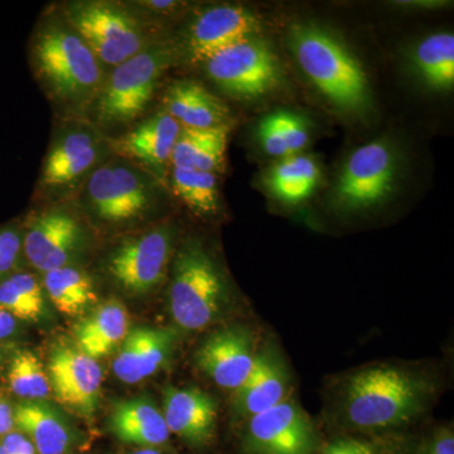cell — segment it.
<instances>
[{"instance_id": "1", "label": "cell", "mask_w": 454, "mask_h": 454, "mask_svg": "<svg viewBox=\"0 0 454 454\" xmlns=\"http://www.w3.org/2000/svg\"><path fill=\"white\" fill-rule=\"evenodd\" d=\"M29 62L35 80L64 118L88 121L106 68L61 12H49L35 26Z\"/></svg>"}, {"instance_id": "2", "label": "cell", "mask_w": 454, "mask_h": 454, "mask_svg": "<svg viewBox=\"0 0 454 454\" xmlns=\"http://www.w3.org/2000/svg\"><path fill=\"white\" fill-rule=\"evenodd\" d=\"M432 393V384L419 373L391 365L367 367L349 378L343 415L355 428H394L423 413Z\"/></svg>"}, {"instance_id": "3", "label": "cell", "mask_w": 454, "mask_h": 454, "mask_svg": "<svg viewBox=\"0 0 454 454\" xmlns=\"http://www.w3.org/2000/svg\"><path fill=\"white\" fill-rule=\"evenodd\" d=\"M289 43L301 70L331 103L348 113L369 107L366 73L342 42L321 27L295 25Z\"/></svg>"}, {"instance_id": "4", "label": "cell", "mask_w": 454, "mask_h": 454, "mask_svg": "<svg viewBox=\"0 0 454 454\" xmlns=\"http://www.w3.org/2000/svg\"><path fill=\"white\" fill-rule=\"evenodd\" d=\"M162 182L139 164L114 154L90 173L79 188L82 207L106 225L145 217L160 199Z\"/></svg>"}, {"instance_id": "5", "label": "cell", "mask_w": 454, "mask_h": 454, "mask_svg": "<svg viewBox=\"0 0 454 454\" xmlns=\"http://www.w3.org/2000/svg\"><path fill=\"white\" fill-rule=\"evenodd\" d=\"M229 286L216 260L199 240L182 245L173 264L169 310L181 330L197 333L223 315Z\"/></svg>"}, {"instance_id": "6", "label": "cell", "mask_w": 454, "mask_h": 454, "mask_svg": "<svg viewBox=\"0 0 454 454\" xmlns=\"http://www.w3.org/2000/svg\"><path fill=\"white\" fill-rule=\"evenodd\" d=\"M172 56L168 46L154 42L110 70L92 107L95 127L114 129L136 121L153 98Z\"/></svg>"}, {"instance_id": "7", "label": "cell", "mask_w": 454, "mask_h": 454, "mask_svg": "<svg viewBox=\"0 0 454 454\" xmlns=\"http://www.w3.org/2000/svg\"><path fill=\"white\" fill-rule=\"evenodd\" d=\"M59 12L82 35L101 65L110 70L155 42L140 14L119 3L71 2Z\"/></svg>"}, {"instance_id": "8", "label": "cell", "mask_w": 454, "mask_h": 454, "mask_svg": "<svg viewBox=\"0 0 454 454\" xmlns=\"http://www.w3.org/2000/svg\"><path fill=\"white\" fill-rule=\"evenodd\" d=\"M110 152L112 140H107L94 122L65 119L51 140L38 188L51 197H64L79 190Z\"/></svg>"}, {"instance_id": "9", "label": "cell", "mask_w": 454, "mask_h": 454, "mask_svg": "<svg viewBox=\"0 0 454 454\" xmlns=\"http://www.w3.org/2000/svg\"><path fill=\"white\" fill-rule=\"evenodd\" d=\"M214 83L232 98H256L273 91L282 80L276 53L265 42L247 38L203 62Z\"/></svg>"}, {"instance_id": "10", "label": "cell", "mask_w": 454, "mask_h": 454, "mask_svg": "<svg viewBox=\"0 0 454 454\" xmlns=\"http://www.w3.org/2000/svg\"><path fill=\"white\" fill-rule=\"evenodd\" d=\"M175 229L160 225L119 245L107 260V271L122 291L145 294L163 282L172 258Z\"/></svg>"}, {"instance_id": "11", "label": "cell", "mask_w": 454, "mask_h": 454, "mask_svg": "<svg viewBox=\"0 0 454 454\" xmlns=\"http://www.w3.org/2000/svg\"><path fill=\"white\" fill-rule=\"evenodd\" d=\"M395 155L384 140L356 149L346 162L336 184L340 207L366 210L391 195L395 184Z\"/></svg>"}, {"instance_id": "12", "label": "cell", "mask_w": 454, "mask_h": 454, "mask_svg": "<svg viewBox=\"0 0 454 454\" xmlns=\"http://www.w3.org/2000/svg\"><path fill=\"white\" fill-rule=\"evenodd\" d=\"M85 240V230L74 214L51 207L33 217L23 238V252L32 267L47 273L73 265Z\"/></svg>"}, {"instance_id": "13", "label": "cell", "mask_w": 454, "mask_h": 454, "mask_svg": "<svg viewBox=\"0 0 454 454\" xmlns=\"http://www.w3.org/2000/svg\"><path fill=\"white\" fill-rule=\"evenodd\" d=\"M247 420L244 439L247 453L315 454V428L297 403L286 399Z\"/></svg>"}, {"instance_id": "14", "label": "cell", "mask_w": 454, "mask_h": 454, "mask_svg": "<svg viewBox=\"0 0 454 454\" xmlns=\"http://www.w3.org/2000/svg\"><path fill=\"white\" fill-rule=\"evenodd\" d=\"M47 373L51 393L59 404L86 419L95 414L103 382L97 360L76 348L59 346L51 352Z\"/></svg>"}, {"instance_id": "15", "label": "cell", "mask_w": 454, "mask_h": 454, "mask_svg": "<svg viewBox=\"0 0 454 454\" xmlns=\"http://www.w3.org/2000/svg\"><path fill=\"white\" fill-rule=\"evenodd\" d=\"M255 339L247 325L220 328L203 340L196 352V364L217 387L236 390L252 372Z\"/></svg>"}, {"instance_id": "16", "label": "cell", "mask_w": 454, "mask_h": 454, "mask_svg": "<svg viewBox=\"0 0 454 454\" xmlns=\"http://www.w3.org/2000/svg\"><path fill=\"white\" fill-rule=\"evenodd\" d=\"M260 31L256 17L238 5H217L205 9L191 23L187 35L188 56L203 62L219 51L255 37Z\"/></svg>"}, {"instance_id": "17", "label": "cell", "mask_w": 454, "mask_h": 454, "mask_svg": "<svg viewBox=\"0 0 454 454\" xmlns=\"http://www.w3.org/2000/svg\"><path fill=\"white\" fill-rule=\"evenodd\" d=\"M181 130L179 122L160 110L143 119L121 138L112 140V151L139 164L162 182Z\"/></svg>"}, {"instance_id": "18", "label": "cell", "mask_w": 454, "mask_h": 454, "mask_svg": "<svg viewBox=\"0 0 454 454\" xmlns=\"http://www.w3.org/2000/svg\"><path fill=\"white\" fill-rule=\"evenodd\" d=\"M217 403L199 387H169L163 394V417L170 434L193 447L207 446L215 437Z\"/></svg>"}, {"instance_id": "19", "label": "cell", "mask_w": 454, "mask_h": 454, "mask_svg": "<svg viewBox=\"0 0 454 454\" xmlns=\"http://www.w3.org/2000/svg\"><path fill=\"white\" fill-rule=\"evenodd\" d=\"M176 336L172 331L136 327L116 348L113 372L125 384H138L160 372L168 363Z\"/></svg>"}, {"instance_id": "20", "label": "cell", "mask_w": 454, "mask_h": 454, "mask_svg": "<svg viewBox=\"0 0 454 454\" xmlns=\"http://www.w3.org/2000/svg\"><path fill=\"white\" fill-rule=\"evenodd\" d=\"M288 369L277 349L265 348L256 354L252 372L235 390L234 411L249 418L264 413L288 399Z\"/></svg>"}, {"instance_id": "21", "label": "cell", "mask_w": 454, "mask_h": 454, "mask_svg": "<svg viewBox=\"0 0 454 454\" xmlns=\"http://www.w3.org/2000/svg\"><path fill=\"white\" fill-rule=\"evenodd\" d=\"M164 112L191 129H211L229 125V109L205 86L191 80L170 83L164 95Z\"/></svg>"}, {"instance_id": "22", "label": "cell", "mask_w": 454, "mask_h": 454, "mask_svg": "<svg viewBox=\"0 0 454 454\" xmlns=\"http://www.w3.org/2000/svg\"><path fill=\"white\" fill-rule=\"evenodd\" d=\"M110 432L122 443L142 448L163 446L170 432L163 413L145 397L122 400L113 406L107 419Z\"/></svg>"}, {"instance_id": "23", "label": "cell", "mask_w": 454, "mask_h": 454, "mask_svg": "<svg viewBox=\"0 0 454 454\" xmlns=\"http://www.w3.org/2000/svg\"><path fill=\"white\" fill-rule=\"evenodd\" d=\"M129 333V315L118 301L100 304L74 327L76 348L98 360L112 354Z\"/></svg>"}, {"instance_id": "24", "label": "cell", "mask_w": 454, "mask_h": 454, "mask_svg": "<svg viewBox=\"0 0 454 454\" xmlns=\"http://www.w3.org/2000/svg\"><path fill=\"white\" fill-rule=\"evenodd\" d=\"M16 428L38 454H66L74 443L73 428L61 413L44 402H22L14 408Z\"/></svg>"}, {"instance_id": "25", "label": "cell", "mask_w": 454, "mask_h": 454, "mask_svg": "<svg viewBox=\"0 0 454 454\" xmlns=\"http://www.w3.org/2000/svg\"><path fill=\"white\" fill-rule=\"evenodd\" d=\"M230 125L211 129L184 128L173 148L170 163L178 168L216 173L225 163Z\"/></svg>"}, {"instance_id": "26", "label": "cell", "mask_w": 454, "mask_h": 454, "mask_svg": "<svg viewBox=\"0 0 454 454\" xmlns=\"http://www.w3.org/2000/svg\"><path fill=\"white\" fill-rule=\"evenodd\" d=\"M43 282L53 306L67 317L82 316L98 300L91 277L74 265L47 271Z\"/></svg>"}, {"instance_id": "27", "label": "cell", "mask_w": 454, "mask_h": 454, "mask_svg": "<svg viewBox=\"0 0 454 454\" xmlns=\"http://www.w3.org/2000/svg\"><path fill=\"white\" fill-rule=\"evenodd\" d=\"M321 178L318 164L309 155L284 158L268 173V186L286 205H298L309 199Z\"/></svg>"}, {"instance_id": "28", "label": "cell", "mask_w": 454, "mask_h": 454, "mask_svg": "<svg viewBox=\"0 0 454 454\" xmlns=\"http://www.w3.org/2000/svg\"><path fill=\"white\" fill-rule=\"evenodd\" d=\"M258 138L265 153L284 160L309 145V122L298 114L279 110L260 121Z\"/></svg>"}, {"instance_id": "29", "label": "cell", "mask_w": 454, "mask_h": 454, "mask_svg": "<svg viewBox=\"0 0 454 454\" xmlns=\"http://www.w3.org/2000/svg\"><path fill=\"white\" fill-rule=\"evenodd\" d=\"M415 67L430 88L450 90L454 85V37L435 33L420 42L414 52Z\"/></svg>"}, {"instance_id": "30", "label": "cell", "mask_w": 454, "mask_h": 454, "mask_svg": "<svg viewBox=\"0 0 454 454\" xmlns=\"http://www.w3.org/2000/svg\"><path fill=\"white\" fill-rule=\"evenodd\" d=\"M170 186L175 195L197 215L208 216L219 210L220 192L216 173L173 167Z\"/></svg>"}, {"instance_id": "31", "label": "cell", "mask_w": 454, "mask_h": 454, "mask_svg": "<svg viewBox=\"0 0 454 454\" xmlns=\"http://www.w3.org/2000/svg\"><path fill=\"white\" fill-rule=\"evenodd\" d=\"M0 307L16 319L38 321L43 315L44 300L37 278L29 273H16L2 280Z\"/></svg>"}, {"instance_id": "32", "label": "cell", "mask_w": 454, "mask_h": 454, "mask_svg": "<svg viewBox=\"0 0 454 454\" xmlns=\"http://www.w3.org/2000/svg\"><path fill=\"white\" fill-rule=\"evenodd\" d=\"M7 381L9 390L23 402H41L51 394L49 373L32 351H20L12 357Z\"/></svg>"}, {"instance_id": "33", "label": "cell", "mask_w": 454, "mask_h": 454, "mask_svg": "<svg viewBox=\"0 0 454 454\" xmlns=\"http://www.w3.org/2000/svg\"><path fill=\"white\" fill-rule=\"evenodd\" d=\"M23 252V239L17 230L0 229V277L8 276L17 268Z\"/></svg>"}, {"instance_id": "34", "label": "cell", "mask_w": 454, "mask_h": 454, "mask_svg": "<svg viewBox=\"0 0 454 454\" xmlns=\"http://www.w3.org/2000/svg\"><path fill=\"white\" fill-rule=\"evenodd\" d=\"M0 454H38L28 438L20 430H12L0 438Z\"/></svg>"}, {"instance_id": "35", "label": "cell", "mask_w": 454, "mask_h": 454, "mask_svg": "<svg viewBox=\"0 0 454 454\" xmlns=\"http://www.w3.org/2000/svg\"><path fill=\"white\" fill-rule=\"evenodd\" d=\"M322 454H375V450L370 443L358 439H337L325 448Z\"/></svg>"}, {"instance_id": "36", "label": "cell", "mask_w": 454, "mask_h": 454, "mask_svg": "<svg viewBox=\"0 0 454 454\" xmlns=\"http://www.w3.org/2000/svg\"><path fill=\"white\" fill-rule=\"evenodd\" d=\"M16 428L14 422V408L4 399H0V438L7 435Z\"/></svg>"}, {"instance_id": "37", "label": "cell", "mask_w": 454, "mask_h": 454, "mask_svg": "<svg viewBox=\"0 0 454 454\" xmlns=\"http://www.w3.org/2000/svg\"><path fill=\"white\" fill-rule=\"evenodd\" d=\"M429 454H454V438L452 433L439 435L430 448Z\"/></svg>"}, {"instance_id": "38", "label": "cell", "mask_w": 454, "mask_h": 454, "mask_svg": "<svg viewBox=\"0 0 454 454\" xmlns=\"http://www.w3.org/2000/svg\"><path fill=\"white\" fill-rule=\"evenodd\" d=\"M17 319L8 310L0 307V340L8 339L16 333Z\"/></svg>"}, {"instance_id": "39", "label": "cell", "mask_w": 454, "mask_h": 454, "mask_svg": "<svg viewBox=\"0 0 454 454\" xmlns=\"http://www.w3.org/2000/svg\"><path fill=\"white\" fill-rule=\"evenodd\" d=\"M130 454H163L160 452V450H155V448H142V450H136V452H131Z\"/></svg>"}]
</instances>
